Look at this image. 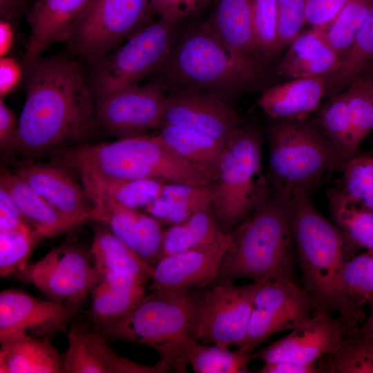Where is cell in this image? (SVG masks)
<instances>
[{
  "label": "cell",
  "instance_id": "15",
  "mask_svg": "<svg viewBox=\"0 0 373 373\" xmlns=\"http://www.w3.org/2000/svg\"><path fill=\"white\" fill-rule=\"evenodd\" d=\"M81 305L42 300L21 290L0 293V341L19 336L48 338L64 331Z\"/></svg>",
  "mask_w": 373,
  "mask_h": 373
},
{
  "label": "cell",
  "instance_id": "1",
  "mask_svg": "<svg viewBox=\"0 0 373 373\" xmlns=\"http://www.w3.org/2000/svg\"><path fill=\"white\" fill-rule=\"evenodd\" d=\"M23 65L26 95L14 149L36 156L86 136L96 125L95 98L77 59L41 56Z\"/></svg>",
  "mask_w": 373,
  "mask_h": 373
},
{
  "label": "cell",
  "instance_id": "22",
  "mask_svg": "<svg viewBox=\"0 0 373 373\" xmlns=\"http://www.w3.org/2000/svg\"><path fill=\"white\" fill-rule=\"evenodd\" d=\"M89 220L107 227L151 266L161 259L162 224L146 212L123 207H94Z\"/></svg>",
  "mask_w": 373,
  "mask_h": 373
},
{
  "label": "cell",
  "instance_id": "27",
  "mask_svg": "<svg viewBox=\"0 0 373 373\" xmlns=\"http://www.w3.org/2000/svg\"><path fill=\"white\" fill-rule=\"evenodd\" d=\"M0 185L43 238H54L84 223L61 213L14 172L2 171Z\"/></svg>",
  "mask_w": 373,
  "mask_h": 373
},
{
  "label": "cell",
  "instance_id": "40",
  "mask_svg": "<svg viewBox=\"0 0 373 373\" xmlns=\"http://www.w3.org/2000/svg\"><path fill=\"white\" fill-rule=\"evenodd\" d=\"M373 0H348L330 26L324 37L341 61L350 49L365 20Z\"/></svg>",
  "mask_w": 373,
  "mask_h": 373
},
{
  "label": "cell",
  "instance_id": "19",
  "mask_svg": "<svg viewBox=\"0 0 373 373\" xmlns=\"http://www.w3.org/2000/svg\"><path fill=\"white\" fill-rule=\"evenodd\" d=\"M67 338L64 373H164L171 369L162 359L150 366L119 355L97 327L86 323L74 320Z\"/></svg>",
  "mask_w": 373,
  "mask_h": 373
},
{
  "label": "cell",
  "instance_id": "45",
  "mask_svg": "<svg viewBox=\"0 0 373 373\" xmlns=\"http://www.w3.org/2000/svg\"><path fill=\"white\" fill-rule=\"evenodd\" d=\"M306 0H278V51L287 48L300 33Z\"/></svg>",
  "mask_w": 373,
  "mask_h": 373
},
{
  "label": "cell",
  "instance_id": "8",
  "mask_svg": "<svg viewBox=\"0 0 373 373\" xmlns=\"http://www.w3.org/2000/svg\"><path fill=\"white\" fill-rule=\"evenodd\" d=\"M180 22L160 18L122 46L88 61L86 75L95 97L138 84L155 74L169 57Z\"/></svg>",
  "mask_w": 373,
  "mask_h": 373
},
{
  "label": "cell",
  "instance_id": "18",
  "mask_svg": "<svg viewBox=\"0 0 373 373\" xmlns=\"http://www.w3.org/2000/svg\"><path fill=\"white\" fill-rule=\"evenodd\" d=\"M232 243L231 232L218 240L161 258L153 267V290L188 293L216 279Z\"/></svg>",
  "mask_w": 373,
  "mask_h": 373
},
{
  "label": "cell",
  "instance_id": "24",
  "mask_svg": "<svg viewBox=\"0 0 373 373\" xmlns=\"http://www.w3.org/2000/svg\"><path fill=\"white\" fill-rule=\"evenodd\" d=\"M263 90L258 100L262 111L272 119H307L325 97V77L287 79Z\"/></svg>",
  "mask_w": 373,
  "mask_h": 373
},
{
  "label": "cell",
  "instance_id": "11",
  "mask_svg": "<svg viewBox=\"0 0 373 373\" xmlns=\"http://www.w3.org/2000/svg\"><path fill=\"white\" fill-rule=\"evenodd\" d=\"M257 283L237 285L231 280H218L197 294L190 338L224 348L243 342L248 327Z\"/></svg>",
  "mask_w": 373,
  "mask_h": 373
},
{
  "label": "cell",
  "instance_id": "9",
  "mask_svg": "<svg viewBox=\"0 0 373 373\" xmlns=\"http://www.w3.org/2000/svg\"><path fill=\"white\" fill-rule=\"evenodd\" d=\"M197 293L153 290L127 314L97 329L107 341H124L150 347L190 337Z\"/></svg>",
  "mask_w": 373,
  "mask_h": 373
},
{
  "label": "cell",
  "instance_id": "4",
  "mask_svg": "<svg viewBox=\"0 0 373 373\" xmlns=\"http://www.w3.org/2000/svg\"><path fill=\"white\" fill-rule=\"evenodd\" d=\"M292 230L303 288L316 311L336 313L351 329L365 321L363 305L341 296L335 280L343 264L354 255L337 227L314 205L310 193L292 195Z\"/></svg>",
  "mask_w": 373,
  "mask_h": 373
},
{
  "label": "cell",
  "instance_id": "12",
  "mask_svg": "<svg viewBox=\"0 0 373 373\" xmlns=\"http://www.w3.org/2000/svg\"><path fill=\"white\" fill-rule=\"evenodd\" d=\"M90 258V252L77 246L62 245L14 276L34 285L47 299L81 305L100 280Z\"/></svg>",
  "mask_w": 373,
  "mask_h": 373
},
{
  "label": "cell",
  "instance_id": "23",
  "mask_svg": "<svg viewBox=\"0 0 373 373\" xmlns=\"http://www.w3.org/2000/svg\"><path fill=\"white\" fill-rule=\"evenodd\" d=\"M156 352L178 372L189 365L196 373H245L254 354L240 350L231 351L217 345L202 343L190 337L171 341Z\"/></svg>",
  "mask_w": 373,
  "mask_h": 373
},
{
  "label": "cell",
  "instance_id": "50",
  "mask_svg": "<svg viewBox=\"0 0 373 373\" xmlns=\"http://www.w3.org/2000/svg\"><path fill=\"white\" fill-rule=\"evenodd\" d=\"M18 131V121L13 111L0 98V147L1 151L14 149Z\"/></svg>",
  "mask_w": 373,
  "mask_h": 373
},
{
  "label": "cell",
  "instance_id": "29",
  "mask_svg": "<svg viewBox=\"0 0 373 373\" xmlns=\"http://www.w3.org/2000/svg\"><path fill=\"white\" fill-rule=\"evenodd\" d=\"M0 342L1 373L64 372V354L48 338L19 336Z\"/></svg>",
  "mask_w": 373,
  "mask_h": 373
},
{
  "label": "cell",
  "instance_id": "10",
  "mask_svg": "<svg viewBox=\"0 0 373 373\" xmlns=\"http://www.w3.org/2000/svg\"><path fill=\"white\" fill-rule=\"evenodd\" d=\"M150 0H93L65 42L71 55L90 61L151 23Z\"/></svg>",
  "mask_w": 373,
  "mask_h": 373
},
{
  "label": "cell",
  "instance_id": "48",
  "mask_svg": "<svg viewBox=\"0 0 373 373\" xmlns=\"http://www.w3.org/2000/svg\"><path fill=\"white\" fill-rule=\"evenodd\" d=\"M30 226L8 191L0 185V233L20 230Z\"/></svg>",
  "mask_w": 373,
  "mask_h": 373
},
{
  "label": "cell",
  "instance_id": "52",
  "mask_svg": "<svg viewBox=\"0 0 373 373\" xmlns=\"http://www.w3.org/2000/svg\"><path fill=\"white\" fill-rule=\"evenodd\" d=\"M258 373H319L317 363L302 365L290 362H265Z\"/></svg>",
  "mask_w": 373,
  "mask_h": 373
},
{
  "label": "cell",
  "instance_id": "38",
  "mask_svg": "<svg viewBox=\"0 0 373 373\" xmlns=\"http://www.w3.org/2000/svg\"><path fill=\"white\" fill-rule=\"evenodd\" d=\"M336 291L361 305L373 298V254L365 252L347 260L335 280Z\"/></svg>",
  "mask_w": 373,
  "mask_h": 373
},
{
  "label": "cell",
  "instance_id": "51",
  "mask_svg": "<svg viewBox=\"0 0 373 373\" xmlns=\"http://www.w3.org/2000/svg\"><path fill=\"white\" fill-rule=\"evenodd\" d=\"M29 0H0V20L10 23L15 29L18 39H21L20 21L27 14Z\"/></svg>",
  "mask_w": 373,
  "mask_h": 373
},
{
  "label": "cell",
  "instance_id": "14",
  "mask_svg": "<svg viewBox=\"0 0 373 373\" xmlns=\"http://www.w3.org/2000/svg\"><path fill=\"white\" fill-rule=\"evenodd\" d=\"M166 91L155 79L95 97L96 125L118 139L145 135L160 125Z\"/></svg>",
  "mask_w": 373,
  "mask_h": 373
},
{
  "label": "cell",
  "instance_id": "47",
  "mask_svg": "<svg viewBox=\"0 0 373 373\" xmlns=\"http://www.w3.org/2000/svg\"><path fill=\"white\" fill-rule=\"evenodd\" d=\"M348 0H306V23L324 32L334 21Z\"/></svg>",
  "mask_w": 373,
  "mask_h": 373
},
{
  "label": "cell",
  "instance_id": "7",
  "mask_svg": "<svg viewBox=\"0 0 373 373\" xmlns=\"http://www.w3.org/2000/svg\"><path fill=\"white\" fill-rule=\"evenodd\" d=\"M262 135L242 124L225 146L212 184V206L225 232L240 224L266 199L270 186L262 167Z\"/></svg>",
  "mask_w": 373,
  "mask_h": 373
},
{
  "label": "cell",
  "instance_id": "36",
  "mask_svg": "<svg viewBox=\"0 0 373 373\" xmlns=\"http://www.w3.org/2000/svg\"><path fill=\"white\" fill-rule=\"evenodd\" d=\"M226 233L211 207L199 210L183 222L164 230L161 258L214 242Z\"/></svg>",
  "mask_w": 373,
  "mask_h": 373
},
{
  "label": "cell",
  "instance_id": "33",
  "mask_svg": "<svg viewBox=\"0 0 373 373\" xmlns=\"http://www.w3.org/2000/svg\"><path fill=\"white\" fill-rule=\"evenodd\" d=\"M155 137L168 149L202 169L218 175L225 144L196 131L173 125H162Z\"/></svg>",
  "mask_w": 373,
  "mask_h": 373
},
{
  "label": "cell",
  "instance_id": "20",
  "mask_svg": "<svg viewBox=\"0 0 373 373\" xmlns=\"http://www.w3.org/2000/svg\"><path fill=\"white\" fill-rule=\"evenodd\" d=\"M93 0H36L26 14L30 29L23 64L41 57L52 44L66 42Z\"/></svg>",
  "mask_w": 373,
  "mask_h": 373
},
{
  "label": "cell",
  "instance_id": "32",
  "mask_svg": "<svg viewBox=\"0 0 373 373\" xmlns=\"http://www.w3.org/2000/svg\"><path fill=\"white\" fill-rule=\"evenodd\" d=\"M212 184L164 183L160 194L144 211L162 225L183 222L196 211L212 206Z\"/></svg>",
  "mask_w": 373,
  "mask_h": 373
},
{
  "label": "cell",
  "instance_id": "21",
  "mask_svg": "<svg viewBox=\"0 0 373 373\" xmlns=\"http://www.w3.org/2000/svg\"><path fill=\"white\" fill-rule=\"evenodd\" d=\"M13 172L65 215L84 222L93 205L84 191L64 169L53 164L25 161Z\"/></svg>",
  "mask_w": 373,
  "mask_h": 373
},
{
  "label": "cell",
  "instance_id": "6",
  "mask_svg": "<svg viewBox=\"0 0 373 373\" xmlns=\"http://www.w3.org/2000/svg\"><path fill=\"white\" fill-rule=\"evenodd\" d=\"M268 142L269 186L290 195L311 194L325 175L342 171L350 159L308 118L276 121Z\"/></svg>",
  "mask_w": 373,
  "mask_h": 373
},
{
  "label": "cell",
  "instance_id": "37",
  "mask_svg": "<svg viewBox=\"0 0 373 373\" xmlns=\"http://www.w3.org/2000/svg\"><path fill=\"white\" fill-rule=\"evenodd\" d=\"M320 373H373V336L357 329L317 361Z\"/></svg>",
  "mask_w": 373,
  "mask_h": 373
},
{
  "label": "cell",
  "instance_id": "31",
  "mask_svg": "<svg viewBox=\"0 0 373 373\" xmlns=\"http://www.w3.org/2000/svg\"><path fill=\"white\" fill-rule=\"evenodd\" d=\"M90 248L93 264L99 278L112 271L129 273L146 283L153 267L131 249L105 225L95 222Z\"/></svg>",
  "mask_w": 373,
  "mask_h": 373
},
{
  "label": "cell",
  "instance_id": "53",
  "mask_svg": "<svg viewBox=\"0 0 373 373\" xmlns=\"http://www.w3.org/2000/svg\"><path fill=\"white\" fill-rule=\"evenodd\" d=\"M17 33L14 27L8 22L0 20V55L8 56L13 48Z\"/></svg>",
  "mask_w": 373,
  "mask_h": 373
},
{
  "label": "cell",
  "instance_id": "13",
  "mask_svg": "<svg viewBox=\"0 0 373 373\" xmlns=\"http://www.w3.org/2000/svg\"><path fill=\"white\" fill-rule=\"evenodd\" d=\"M245 338L238 350L253 354L272 334L293 329L312 316L314 301L297 283L287 280L256 282Z\"/></svg>",
  "mask_w": 373,
  "mask_h": 373
},
{
  "label": "cell",
  "instance_id": "49",
  "mask_svg": "<svg viewBox=\"0 0 373 373\" xmlns=\"http://www.w3.org/2000/svg\"><path fill=\"white\" fill-rule=\"evenodd\" d=\"M25 75V66L10 56L0 58V95L1 98L11 93Z\"/></svg>",
  "mask_w": 373,
  "mask_h": 373
},
{
  "label": "cell",
  "instance_id": "16",
  "mask_svg": "<svg viewBox=\"0 0 373 373\" xmlns=\"http://www.w3.org/2000/svg\"><path fill=\"white\" fill-rule=\"evenodd\" d=\"M353 331L338 317L325 311H316L307 322L258 352L254 358L264 362L317 363L321 358L334 352L343 338Z\"/></svg>",
  "mask_w": 373,
  "mask_h": 373
},
{
  "label": "cell",
  "instance_id": "44",
  "mask_svg": "<svg viewBox=\"0 0 373 373\" xmlns=\"http://www.w3.org/2000/svg\"><path fill=\"white\" fill-rule=\"evenodd\" d=\"M351 127L350 146L354 155L373 129V101L365 80L358 79L345 90Z\"/></svg>",
  "mask_w": 373,
  "mask_h": 373
},
{
  "label": "cell",
  "instance_id": "3",
  "mask_svg": "<svg viewBox=\"0 0 373 373\" xmlns=\"http://www.w3.org/2000/svg\"><path fill=\"white\" fill-rule=\"evenodd\" d=\"M292 195L270 187L262 204L231 232L216 280L296 283Z\"/></svg>",
  "mask_w": 373,
  "mask_h": 373
},
{
  "label": "cell",
  "instance_id": "42",
  "mask_svg": "<svg viewBox=\"0 0 373 373\" xmlns=\"http://www.w3.org/2000/svg\"><path fill=\"white\" fill-rule=\"evenodd\" d=\"M43 237L30 226L0 233V275H14L27 265V259Z\"/></svg>",
  "mask_w": 373,
  "mask_h": 373
},
{
  "label": "cell",
  "instance_id": "46",
  "mask_svg": "<svg viewBox=\"0 0 373 373\" xmlns=\"http://www.w3.org/2000/svg\"><path fill=\"white\" fill-rule=\"evenodd\" d=\"M211 0H150L151 9L160 18L180 22L198 15Z\"/></svg>",
  "mask_w": 373,
  "mask_h": 373
},
{
  "label": "cell",
  "instance_id": "28",
  "mask_svg": "<svg viewBox=\"0 0 373 373\" xmlns=\"http://www.w3.org/2000/svg\"><path fill=\"white\" fill-rule=\"evenodd\" d=\"M84 193L93 207L115 206L145 209L160 193L164 182L149 179L79 176Z\"/></svg>",
  "mask_w": 373,
  "mask_h": 373
},
{
  "label": "cell",
  "instance_id": "43",
  "mask_svg": "<svg viewBox=\"0 0 373 373\" xmlns=\"http://www.w3.org/2000/svg\"><path fill=\"white\" fill-rule=\"evenodd\" d=\"M314 122L349 158L354 156L350 146L351 127L345 91L330 98Z\"/></svg>",
  "mask_w": 373,
  "mask_h": 373
},
{
  "label": "cell",
  "instance_id": "35",
  "mask_svg": "<svg viewBox=\"0 0 373 373\" xmlns=\"http://www.w3.org/2000/svg\"><path fill=\"white\" fill-rule=\"evenodd\" d=\"M373 61V3L337 69L325 77V97L344 92Z\"/></svg>",
  "mask_w": 373,
  "mask_h": 373
},
{
  "label": "cell",
  "instance_id": "41",
  "mask_svg": "<svg viewBox=\"0 0 373 373\" xmlns=\"http://www.w3.org/2000/svg\"><path fill=\"white\" fill-rule=\"evenodd\" d=\"M252 27L258 58L266 61L278 51V0H252Z\"/></svg>",
  "mask_w": 373,
  "mask_h": 373
},
{
  "label": "cell",
  "instance_id": "55",
  "mask_svg": "<svg viewBox=\"0 0 373 373\" xmlns=\"http://www.w3.org/2000/svg\"><path fill=\"white\" fill-rule=\"evenodd\" d=\"M358 79L373 80V61L363 72Z\"/></svg>",
  "mask_w": 373,
  "mask_h": 373
},
{
  "label": "cell",
  "instance_id": "5",
  "mask_svg": "<svg viewBox=\"0 0 373 373\" xmlns=\"http://www.w3.org/2000/svg\"><path fill=\"white\" fill-rule=\"evenodd\" d=\"M54 160L79 176L149 179L191 185H200L205 178L202 168L173 153L154 135L70 146Z\"/></svg>",
  "mask_w": 373,
  "mask_h": 373
},
{
  "label": "cell",
  "instance_id": "26",
  "mask_svg": "<svg viewBox=\"0 0 373 373\" xmlns=\"http://www.w3.org/2000/svg\"><path fill=\"white\" fill-rule=\"evenodd\" d=\"M144 283L122 271H109L90 293L91 301L87 316L99 327L131 311L146 295Z\"/></svg>",
  "mask_w": 373,
  "mask_h": 373
},
{
  "label": "cell",
  "instance_id": "39",
  "mask_svg": "<svg viewBox=\"0 0 373 373\" xmlns=\"http://www.w3.org/2000/svg\"><path fill=\"white\" fill-rule=\"evenodd\" d=\"M341 171L334 188L361 207L373 211V154H355Z\"/></svg>",
  "mask_w": 373,
  "mask_h": 373
},
{
  "label": "cell",
  "instance_id": "54",
  "mask_svg": "<svg viewBox=\"0 0 373 373\" xmlns=\"http://www.w3.org/2000/svg\"><path fill=\"white\" fill-rule=\"evenodd\" d=\"M370 312L368 318L358 327V330L366 334L373 336V298L368 303Z\"/></svg>",
  "mask_w": 373,
  "mask_h": 373
},
{
  "label": "cell",
  "instance_id": "2",
  "mask_svg": "<svg viewBox=\"0 0 373 373\" xmlns=\"http://www.w3.org/2000/svg\"><path fill=\"white\" fill-rule=\"evenodd\" d=\"M167 91H192L230 102L267 85L274 71L258 59L229 50L207 21L180 31L155 73Z\"/></svg>",
  "mask_w": 373,
  "mask_h": 373
},
{
  "label": "cell",
  "instance_id": "25",
  "mask_svg": "<svg viewBox=\"0 0 373 373\" xmlns=\"http://www.w3.org/2000/svg\"><path fill=\"white\" fill-rule=\"evenodd\" d=\"M340 62L323 32L311 29L287 46L274 71L276 77L287 79L325 77L336 70Z\"/></svg>",
  "mask_w": 373,
  "mask_h": 373
},
{
  "label": "cell",
  "instance_id": "30",
  "mask_svg": "<svg viewBox=\"0 0 373 373\" xmlns=\"http://www.w3.org/2000/svg\"><path fill=\"white\" fill-rule=\"evenodd\" d=\"M207 22L229 50L260 60L254 43L252 0H216L213 11Z\"/></svg>",
  "mask_w": 373,
  "mask_h": 373
},
{
  "label": "cell",
  "instance_id": "56",
  "mask_svg": "<svg viewBox=\"0 0 373 373\" xmlns=\"http://www.w3.org/2000/svg\"><path fill=\"white\" fill-rule=\"evenodd\" d=\"M365 82L368 92L373 101V80L372 79H363Z\"/></svg>",
  "mask_w": 373,
  "mask_h": 373
},
{
  "label": "cell",
  "instance_id": "34",
  "mask_svg": "<svg viewBox=\"0 0 373 373\" xmlns=\"http://www.w3.org/2000/svg\"><path fill=\"white\" fill-rule=\"evenodd\" d=\"M334 224L354 255L361 249L373 254V211L343 195L334 187L327 191Z\"/></svg>",
  "mask_w": 373,
  "mask_h": 373
},
{
  "label": "cell",
  "instance_id": "17",
  "mask_svg": "<svg viewBox=\"0 0 373 373\" xmlns=\"http://www.w3.org/2000/svg\"><path fill=\"white\" fill-rule=\"evenodd\" d=\"M244 121L229 103L217 97L178 90L167 95L160 126L190 128L226 145Z\"/></svg>",
  "mask_w": 373,
  "mask_h": 373
}]
</instances>
